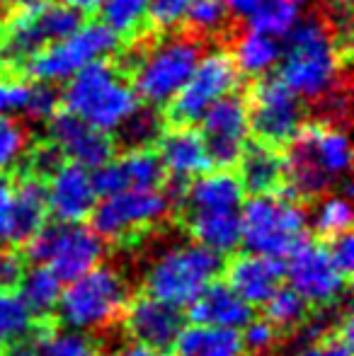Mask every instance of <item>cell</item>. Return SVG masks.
Listing matches in <instances>:
<instances>
[{
	"label": "cell",
	"instance_id": "1",
	"mask_svg": "<svg viewBox=\"0 0 354 356\" xmlns=\"http://www.w3.org/2000/svg\"><path fill=\"white\" fill-rule=\"evenodd\" d=\"M279 80L296 97L306 102H323L340 90L342 51L337 37L323 19H298L284 37L279 56Z\"/></svg>",
	"mask_w": 354,
	"mask_h": 356
},
{
	"label": "cell",
	"instance_id": "2",
	"mask_svg": "<svg viewBox=\"0 0 354 356\" xmlns=\"http://www.w3.org/2000/svg\"><path fill=\"white\" fill-rule=\"evenodd\" d=\"M352 145L340 124H303L289 141L284 155V184L287 194L296 199H318L350 172Z\"/></svg>",
	"mask_w": 354,
	"mask_h": 356
},
{
	"label": "cell",
	"instance_id": "3",
	"mask_svg": "<svg viewBox=\"0 0 354 356\" xmlns=\"http://www.w3.org/2000/svg\"><path fill=\"white\" fill-rule=\"evenodd\" d=\"M61 102L66 112L104 134L119 131V127L141 107L131 83L107 58L90 63L66 80Z\"/></svg>",
	"mask_w": 354,
	"mask_h": 356
},
{
	"label": "cell",
	"instance_id": "4",
	"mask_svg": "<svg viewBox=\"0 0 354 356\" xmlns=\"http://www.w3.org/2000/svg\"><path fill=\"white\" fill-rule=\"evenodd\" d=\"M308 213L291 194H252L241 204V245L248 252L287 259L306 240Z\"/></svg>",
	"mask_w": 354,
	"mask_h": 356
},
{
	"label": "cell",
	"instance_id": "5",
	"mask_svg": "<svg viewBox=\"0 0 354 356\" xmlns=\"http://www.w3.org/2000/svg\"><path fill=\"white\" fill-rule=\"evenodd\" d=\"M129 300H131V289L124 274L107 264H97L68 282L58 298L56 315L68 330L97 332L122 318Z\"/></svg>",
	"mask_w": 354,
	"mask_h": 356
},
{
	"label": "cell",
	"instance_id": "6",
	"mask_svg": "<svg viewBox=\"0 0 354 356\" xmlns=\"http://www.w3.org/2000/svg\"><path fill=\"white\" fill-rule=\"evenodd\" d=\"M223 257L204 245L172 243L153 254L148 262L143 282L146 293L172 303L177 308L189 305L214 279L221 274Z\"/></svg>",
	"mask_w": 354,
	"mask_h": 356
},
{
	"label": "cell",
	"instance_id": "7",
	"mask_svg": "<svg viewBox=\"0 0 354 356\" xmlns=\"http://www.w3.org/2000/svg\"><path fill=\"white\" fill-rule=\"evenodd\" d=\"M202 54V44L194 37L170 34L158 39L134 63V92L146 107H168L189 80Z\"/></svg>",
	"mask_w": 354,
	"mask_h": 356
},
{
	"label": "cell",
	"instance_id": "8",
	"mask_svg": "<svg viewBox=\"0 0 354 356\" xmlns=\"http://www.w3.org/2000/svg\"><path fill=\"white\" fill-rule=\"evenodd\" d=\"M27 257L49 267L63 284L97 267L104 257V240L86 223H44L27 243Z\"/></svg>",
	"mask_w": 354,
	"mask_h": 356
},
{
	"label": "cell",
	"instance_id": "9",
	"mask_svg": "<svg viewBox=\"0 0 354 356\" xmlns=\"http://www.w3.org/2000/svg\"><path fill=\"white\" fill-rule=\"evenodd\" d=\"M172 209L170 194L161 189H124L99 197L90 213V228L104 243H129L158 228Z\"/></svg>",
	"mask_w": 354,
	"mask_h": 356
},
{
	"label": "cell",
	"instance_id": "10",
	"mask_svg": "<svg viewBox=\"0 0 354 356\" xmlns=\"http://www.w3.org/2000/svg\"><path fill=\"white\" fill-rule=\"evenodd\" d=\"M83 17L61 0H37L19 8L3 27V54L10 66H24L32 56L81 27Z\"/></svg>",
	"mask_w": 354,
	"mask_h": 356
},
{
	"label": "cell",
	"instance_id": "11",
	"mask_svg": "<svg viewBox=\"0 0 354 356\" xmlns=\"http://www.w3.org/2000/svg\"><path fill=\"white\" fill-rule=\"evenodd\" d=\"M119 49V37L102 22H81L76 32L32 56L24 68L29 78L44 85H56L71 80L78 71L95 61H104Z\"/></svg>",
	"mask_w": 354,
	"mask_h": 356
},
{
	"label": "cell",
	"instance_id": "12",
	"mask_svg": "<svg viewBox=\"0 0 354 356\" xmlns=\"http://www.w3.org/2000/svg\"><path fill=\"white\" fill-rule=\"evenodd\" d=\"M238 78L241 75H238L236 66H233L231 54H202L189 80L172 97V102L168 104L170 119L177 127H194V124H199L204 114L209 112V107H214L226 95L236 92Z\"/></svg>",
	"mask_w": 354,
	"mask_h": 356
},
{
	"label": "cell",
	"instance_id": "13",
	"mask_svg": "<svg viewBox=\"0 0 354 356\" xmlns=\"http://www.w3.org/2000/svg\"><path fill=\"white\" fill-rule=\"evenodd\" d=\"M248 117L250 131L257 134L262 143L284 145L289 143L306 124L303 99L296 97L279 78H260L250 92Z\"/></svg>",
	"mask_w": 354,
	"mask_h": 356
},
{
	"label": "cell",
	"instance_id": "14",
	"mask_svg": "<svg viewBox=\"0 0 354 356\" xmlns=\"http://www.w3.org/2000/svg\"><path fill=\"white\" fill-rule=\"evenodd\" d=\"M284 264V279L308 305L330 308L342 298L347 277L332 264L325 245L303 240Z\"/></svg>",
	"mask_w": 354,
	"mask_h": 356
},
{
	"label": "cell",
	"instance_id": "15",
	"mask_svg": "<svg viewBox=\"0 0 354 356\" xmlns=\"http://www.w3.org/2000/svg\"><path fill=\"white\" fill-rule=\"evenodd\" d=\"M202 138L211 165L231 168L241 160L246 145L250 143V117L248 104L238 95H226L202 117Z\"/></svg>",
	"mask_w": 354,
	"mask_h": 356
},
{
	"label": "cell",
	"instance_id": "16",
	"mask_svg": "<svg viewBox=\"0 0 354 356\" xmlns=\"http://www.w3.org/2000/svg\"><path fill=\"white\" fill-rule=\"evenodd\" d=\"M44 189H47L49 213L61 223L88 220L99 199L92 184V170L68 160H61L44 177Z\"/></svg>",
	"mask_w": 354,
	"mask_h": 356
},
{
	"label": "cell",
	"instance_id": "17",
	"mask_svg": "<svg viewBox=\"0 0 354 356\" xmlns=\"http://www.w3.org/2000/svg\"><path fill=\"white\" fill-rule=\"evenodd\" d=\"M124 327L134 342L148 344L166 354L172 352L179 332L184 330V315L177 305L166 303L151 293H143L127 303Z\"/></svg>",
	"mask_w": 354,
	"mask_h": 356
},
{
	"label": "cell",
	"instance_id": "18",
	"mask_svg": "<svg viewBox=\"0 0 354 356\" xmlns=\"http://www.w3.org/2000/svg\"><path fill=\"white\" fill-rule=\"evenodd\" d=\"M49 143L68 163L95 170L114 158V138L88 122L73 117L71 112H56L49 119Z\"/></svg>",
	"mask_w": 354,
	"mask_h": 356
},
{
	"label": "cell",
	"instance_id": "19",
	"mask_svg": "<svg viewBox=\"0 0 354 356\" xmlns=\"http://www.w3.org/2000/svg\"><path fill=\"white\" fill-rule=\"evenodd\" d=\"M166 170L151 148H129L122 158H109L92 170V184L97 197L124 192V189H161Z\"/></svg>",
	"mask_w": 354,
	"mask_h": 356
},
{
	"label": "cell",
	"instance_id": "20",
	"mask_svg": "<svg viewBox=\"0 0 354 356\" xmlns=\"http://www.w3.org/2000/svg\"><path fill=\"white\" fill-rule=\"evenodd\" d=\"M226 284L250 305H265L267 298L284 284L282 259L246 252L233 257L226 267Z\"/></svg>",
	"mask_w": 354,
	"mask_h": 356
},
{
	"label": "cell",
	"instance_id": "21",
	"mask_svg": "<svg viewBox=\"0 0 354 356\" xmlns=\"http://www.w3.org/2000/svg\"><path fill=\"white\" fill-rule=\"evenodd\" d=\"M158 158L163 163L166 175H170L175 182L187 184L197 175L207 172L211 168L207 145L197 129L175 127L170 131L158 136Z\"/></svg>",
	"mask_w": 354,
	"mask_h": 356
},
{
	"label": "cell",
	"instance_id": "22",
	"mask_svg": "<svg viewBox=\"0 0 354 356\" xmlns=\"http://www.w3.org/2000/svg\"><path fill=\"white\" fill-rule=\"evenodd\" d=\"M187 308L194 325H207V327L241 330L252 318V305L246 303L226 282L216 279Z\"/></svg>",
	"mask_w": 354,
	"mask_h": 356
},
{
	"label": "cell",
	"instance_id": "23",
	"mask_svg": "<svg viewBox=\"0 0 354 356\" xmlns=\"http://www.w3.org/2000/svg\"><path fill=\"white\" fill-rule=\"evenodd\" d=\"M184 225L194 243L221 257L241 245V209H192Z\"/></svg>",
	"mask_w": 354,
	"mask_h": 356
},
{
	"label": "cell",
	"instance_id": "24",
	"mask_svg": "<svg viewBox=\"0 0 354 356\" xmlns=\"http://www.w3.org/2000/svg\"><path fill=\"white\" fill-rule=\"evenodd\" d=\"M49 218L47 189L44 179L27 175L15 184L13 199V223H10V240L13 245H27L34 233L44 228Z\"/></svg>",
	"mask_w": 354,
	"mask_h": 356
},
{
	"label": "cell",
	"instance_id": "25",
	"mask_svg": "<svg viewBox=\"0 0 354 356\" xmlns=\"http://www.w3.org/2000/svg\"><path fill=\"white\" fill-rule=\"evenodd\" d=\"M243 189L238 175L228 172L226 168L216 172H202L194 179H189L182 192L184 209H241Z\"/></svg>",
	"mask_w": 354,
	"mask_h": 356
},
{
	"label": "cell",
	"instance_id": "26",
	"mask_svg": "<svg viewBox=\"0 0 354 356\" xmlns=\"http://www.w3.org/2000/svg\"><path fill=\"white\" fill-rule=\"evenodd\" d=\"M236 165L241 168L238 179L250 194H272L284 184V155L277 145L248 143Z\"/></svg>",
	"mask_w": 354,
	"mask_h": 356
},
{
	"label": "cell",
	"instance_id": "27",
	"mask_svg": "<svg viewBox=\"0 0 354 356\" xmlns=\"http://www.w3.org/2000/svg\"><path fill=\"white\" fill-rule=\"evenodd\" d=\"M279 56H282V42L252 27L238 34L231 51V61L238 75H248L255 80L267 78L279 66Z\"/></svg>",
	"mask_w": 354,
	"mask_h": 356
},
{
	"label": "cell",
	"instance_id": "28",
	"mask_svg": "<svg viewBox=\"0 0 354 356\" xmlns=\"http://www.w3.org/2000/svg\"><path fill=\"white\" fill-rule=\"evenodd\" d=\"M241 330L192 325L179 332L172 356H243Z\"/></svg>",
	"mask_w": 354,
	"mask_h": 356
},
{
	"label": "cell",
	"instance_id": "29",
	"mask_svg": "<svg viewBox=\"0 0 354 356\" xmlns=\"http://www.w3.org/2000/svg\"><path fill=\"white\" fill-rule=\"evenodd\" d=\"M17 286H19L17 296L24 300V305H27L34 318H47V315L56 313L63 282L49 267L34 264V267L24 269Z\"/></svg>",
	"mask_w": 354,
	"mask_h": 356
},
{
	"label": "cell",
	"instance_id": "30",
	"mask_svg": "<svg viewBox=\"0 0 354 356\" xmlns=\"http://www.w3.org/2000/svg\"><path fill=\"white\" fill-rule=\"evenodd\" d=\"M301 19V5L296 0H265L255 13L248 17V27L284 39Z\"/></svg>",
	"mask_w": 354,
	"mask_h": 356
},
{
	"label": "cell",
	"instance_id": "31",
	"mask_svg": "<svg viewBox=\"0 0 354 356\" xmlns=\"http://www.w3.org/2000/svg\"><path fill=\"white\" fill-rule=\"evenodd\" d=\"M99 22L117 37H134L148 17V0H102Z\"/></svg>",
	"mask_w": 354,
	"mask_h": 356
},
{
	"label": "cell",
	"instance_id": "32",
	"mask_svg": "<svg viewBox=\"0 0 354 356\" xmlns=\"http://www.w3.org/2000/svg\"><path fill=\"white\" fill-rule=\"evenodd\" d=\"M34 332V315L15 291H0V352Z\"/></svg>",
	"mask_w": 354,
	"mask_h": 356
},
{
	"label": "cell",
	"instance_id": "33",
	"mask_svg": "<svg viewBox=\"0 0 354 356\" xmlns=\"http://www.w3.org/2000/svg\"><path fill=\"white\" fill-rule=\"evenodd\" d=\"M311 223L316 228V233L325 240L337 238L342 233H350V225H352L350 197L347 194L345 197L342 194H323V197H318Z\"/></svg>",
	"mask_w": 354,
	"mask_h": 356
},
{
	"label": "cell",
	"instance_id": "34",
	"mask_svg": "<svg viewBox=\"0 0 354 356\" xmlns=\"http://www.w3.org/2000/svg\"><path fill=\"white\" fill-rule=\"evenodd\" d=\"M265 318L279 332L282 330H298L303 320L308 318V303L296 291H291L289 286H282L267 298Z\"/></svg>",
	"mask_w": 354,
	"mask_h": 356
},
{
	"label": "cell",
	"instance_id": "35",
	"mask_svg": "<svg viewBox=\"0 0 354 356\" xmlns=\"http://www.w3.org/2000/svg\"><path fill=\"white\" fill-rule=\"evenodd\" d=\"M39 356H102V352L88 332L66 327L58 332H39Z\"/></svg>",
	"mask_w": 354,
	"mask_h": 356
},
{
	"label": "cell",
	"instance_id": "36",
	"mask_svg": "<svg viewBox=\"0 0 354 356\" xmlns=\"http://www.w3.org/2000/svg\"><path fill=\"white\" fill-rule=\"evenodd\" d=\"M29 153V131L17 117H0V175L17 168Z\"/></svg>",
	"mask_w": 354,
	"mask_h": 356
},
{
	"label": "cell",
	"instance_id": "37",
	"mask_svg": "<svg viewBox=\"0 0 354 356\" xmlns=\"http://www.w3.org/2000/svg\"><path fill=\"white\" fill-rule=\"evenodd\" d=\"M289 356H352V318L345 313L330 334L301 342Z\"/></svg>",
	"mask_w": 354,
	"mask_h": 356
},
{
	"label": "cell",
	"instance_id": "38",
	"mask_svg": "<svg viewBox=\"0 0 354 356\" xmlns=\"http://www.w3.org/2000/svg\"><path fill=\"white\" fill-rule=\"evenodd\" d=\"M161 119L153 107H138L127 122L119 127V136L129 148H148L161 136Z\"/></svg>",
	"mask_w": 354,
	"mask_h": 356
},
{
	"label": "cell",
	"instance_id": "39",
	"mask_svg": "<svg viewBox=\"0 0 354 356\" xmlns=\"http://www.w3.org/2000/svg\"><path fill=\"white\" fill-rule=\"evenodd\" d=\"M184 22L194 34H218L228 22V13L221 0H192Z\"/></svg>",
	"mask_w": 354,
	"mask_h": 356
},
{
	"label": "cell",
	"instance_id": "40",
	"mask_svg": "<svg viewBox=\"0 0 354 356\" xmlns=\"http://www.w3.org/2000/svg\"><path fill=\"white\" fill-rule=\"evenodd\" d=\"M241 332V342L246 354L252 356H265L277 347L279 339V330L269 323L267 318H250L248 325H243Z\"/></svg>",
	"mask_w": 354,
	"mask_h": 356
},
{
	"label": "cell",
	"instance_id": "41",
	"mask_svg": "<svg viewBox=\"0 0 354 356\" xmlns=\"http://www.w3.org/2000/svg\"><path fill=\"white\" fill-rule=\"evenodd\" d=\"M34 83L19 78H0V117H19L27 114Z\"/></svg>",
	"mask_w": 354,
	"mask_h": 356
},
{
	"label": "cell",
	"instance_id": "42",
	"mask_svg": "<svg viewBox=\"0 0 354 356\" xmlns=\"http://www.w3.org/2000/svg\"><path fill=\"white\" fill-rule=\"evenodd\" d=\"M192 0H148V22L158 32H172L187 17Z\"/></svg>",
	"mask_w": 354,
	"mask_h": 356
},
{
	"label": "cell",
	"instance_id": "43",
	"mask_svg": "<svg viewBox=\"0 0 354 356\" xmlns=\"http://www.w3.org/2000/svg\"><path fill=\"white\" fill-rule=\"evenodd\" d=\"M58 102H61V97L54 92V85L34 83L32 99H29V107L24 117L32 119V122H49L56 114Z\"/></svg>",
	"mask_w": 354,
	"mask_h": 356
},
{
	"label": "cell",
	"instance_id": "44",
	"mask_svg": "<svg viewBox=\"0 0 354 356\" xmlns=\"http://www.w3.org/2000/svg\"><path fill=\"white\" fill-rule=\"evenodd\" d=\"M328 254H330L332 264H335L345 277H350L352 269H354V238L352 235L342 233V235H337V238H330Z\"/></svg>",
	"mask_w": 354,
	"mask_h": 356
},
{
	"label": "cell",
	"instance_id": "45",
	"mask_svg": "<svg viewBox=\"0 0 354 356\" xmlns=\"http://www.w3.org/2000/svg\"><path fill=\"white\" fill-rule=\"evenodd\" d=\"M24 272V262L17 252L8 248H0V291H13L19 284Z\"/></svg>",
	"mask_w": 354,
	"mask_h": 356
},
{
	"label": "cell",
	"instance_id": "46",
	"mask_svg": "<svg viewBox=\"0 0 354 356\" xmlns=\"http://www.w3.org/2000/svg\"><path fill=\"white\" fill-rule=\"evenodd\" d=\"M13 199L15 184L8 175H0V245L10 240V223H13Z\"/></svg>",
	"mask_w": 354,
	"mask_h": 356
},
{
	"label": "cell",
	"instance_id": "47",
	"mask_svg": "<svg viewBox=\"0 0 354 356\" xmlns=\"http://www.w3.org/2000/svg\"><path fill=\"white\" fill-rule=\"evenodd\" d=\"M221 3H223V8H226L228 15L248 19L262 3H265V0H221Z\"/></svg>",
	"mask_w": 354,
	"mask_h": 356
},
{
	"label": "cell",
	"instance_id": "48",
	"mask_svg": "<svg viewBox=\"0 0 354 356\" xmlns=\"http://www.w3.org/2000/svg\"><path fill=\"white\" fill-rule=\"evenodd\" d=\"M117 356H166V354H161L158 349H153V347H148V344H141V342H127L124 347H119V352Z\"/></svg>",
	"mask_w": 354,
	"mask_h": 356
},
{
	"label": "cell",
	"instance_id": "49",
	"mask_svg": "<svg viewBox=\"0 0 354 356\" xmlns=\"http://www.w3.org/2000/svg\"><path fill=\"white\" fill-rule=\"evenodd\" d=\"M61 3L83 17V15H88V13H95V10L99 8V3H102V0H61Z\"/></svg>",
	"mask_w": 354,
	"mask_h": 356
},
{
	"label": "cell",
	"instance_id": "50",
	"mask_svg": "<svg viewBox=\"0 0 354 356\" xmlns=\"http://www.w3.org/2000/svg\"><path fill=\"white\" fill-rule=\"evenodd\" d=\"M37 3V0H0V8H10V10H19L27 8V5Z\"/></svg>",
	"mask_w": 354,
	"mask_h": 356
},
{
	"label": "cell",
	"instance_id": "51",
	"mask_svg": "<svg viewBox=\"0 0 354 356\" xmlns=\"http://www.w3.org/2000/svg\"><path fill=\"white\" fill-rule=\"evenodd\" d=\"M0 54H3V24H0Z\"/></svg>",
	"mask_w": 354,
	"mask_h": 356
},
{
	"label": "cell",
	"instance_id": "52",
	"mask_svg": "<svg viewBox=\"0 0 354 356\" xmlns=\"http://www.w3.org/2000/svg\"><path fill=\"white\" fill-rule=\"evenodd\" d=\"M296 3H298V5H303V3H308V0H296Z\"/></svg>",
	"mask_w": 354,
	"mask_h": 356
}]
</instances>
